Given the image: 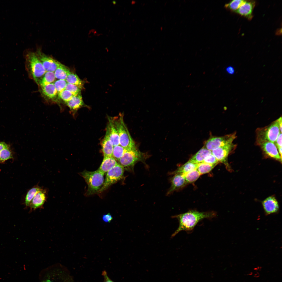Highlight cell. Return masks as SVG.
<instances>
[{
	"label": "cell",
	"mask_w": 282,
	"mask_h": 282,
	"mask_svg": "<svg viewBox=\"0 0 282 282\" xmlns=\"http://www.w3.org/2000/svg\"><path fill=\"white\" fill-rule=\"evenodd\" d=\"M212 153V151L203 147L193 156L190 160L196 163H200L203 162L207 156Z\"/></svg>",
	"instance_id": "21"
},
{
	"label": "cell",
	"mask_w": 282,
	"mask_h": 282,
	"mask_svg": "<svg viewBox=\"0 0 282 282\" xmlns=\"http://www.w3.org/2000/svg\"><path fill=\"white\" fill-rule=\"evenodd\" d=\"M74 96L70 91L66 90L58 94L59 98L65 103L70 100Z\"/></svg>",
	"instance_id": "33"
},
{
	"label": "cell",
	"mask_w": 282,
	"mask_h": 282,
	"mask_svg": "<svg viewBox=\"0 0 282 282\" xmlns=\"http://www.w3.org/2000/svg\"><path fill=\"white\" fill-rule=\"evenodd\" d=\"M56 79L54 72H46L39 80L38 85L41 87L53 83Z\"/></svg>",
	"instance_id": "24"
},
{
	"label": "cell",
	"mask_w": 282,
	"mask_h": 282,
	"mask_svg": "<svg viewBox=\"0 0 282 282\" xmlns=\"http://www.w3.org/2000/svg\"><path fill=\"white\" fill-rule=\"evenodd\" d=\"M81 89L78 86L67 83L65 90L70 91L74 95L81 94Z\"/></svg>",
	"instance_id": "34"
},
{
	"label": "cell",
	"mask_w": 282,
	"mask_h": 282,
	"mask_svg": "<svg viewBox=\"0 0 282 282\" xmlns=\"http://www.w3.org/2000/svg\"><path fill=\"white\" fill-rule=\"evenodd\" d=\"M148 156L139 150L136 146L127 149L118 161V163L127 171L133 172L134 165L138 162L145 163Z\"/></svg>",
	"instance_id": "2"
},
{
	"label": "cell",
	"mask_w": 282,
	"mask_h": 282,
	"mask_svg": "<svg viewBox=\"0 0 282 282\" xmlns=\"http://www.w3.org/2000/svg\"><path fill=\"white\" fill-rule=\"evenodd\" d=\"M86 183L88 188L86 195H91L98 193L104 182V174L98 169L94 171L85 170L80 173Z\"/></svg>",
	"instance_id": "4"
},
{
	"label": "cell",
	"mask_w": 282,
	"mask_h": 282,
	"mask_svg": "<svg viewBox=\"0 0 282 282\" xmlns=\"http://www.w3.org/2000/svg\"><path fill=\"white\" fill-rule=\"evenodd\" d=\"M216 215V213L213 211L204 212L191 210L183 213L172 216V218L178 220L179 225L178 228L172 234L171 237H174L182 231L190 233L201 221L205 219H211L215 217Z\"/></svg>",
	"instance_id": "1"
},
{
	"label": "cell",
	"mask_w": 282,
	"mask_h": 282,
	"mask_svg": "<svg viewBox=\"0 0 282 282\" xmlns=\"http://www.w3.org/2000/svg\"><path fill=\"white\" fill-rule=\"evenodd\" d=\"M103 219L104 221L106 222H109L113 219L109 213L105 215L103 217Z\"/></svg>",
	"instance_id": "38"
},
{
	"label": "cell",
	"mask_w": 282,
	"mask_h": 282,
	"mask_svg": "<svg viewBox=\"0 0 282 282\" xmlns=\"http://www.w3.org/2000/svg\"><path fill=\"white\" fill-rule=\"evenodd\" d=\"M255 5L253 1H245L236 12L242 16L251 19L252 17V12Z\"/></svg>",
	"instance_id": "13"
},
{
	"label": "cell",
	"mask_w": 282,
	"mask_h": 282,
	"mask_svg": "<svg viewBox=\"0 0 282 282\" xmlns=\"http://www.w3.org/2000/svg\"><path fill=\"white\" fill-rule=\"evenodd\" d=\"M8 145L4 142H0V151Z\"/></svg>",
	"instance_id": "40"
},
{
	"label": "cell",
	"mask_w": 282,
	"mask_h": 282,
	"mask_svg": "<svg viewBox=\"0 0 282 282\" xmlns=\"http://www.w3.org/2000/svg\"><path fill=\"white\" fill-rule=\"evenodd\" d=\"M13 158L12 152L9 145L0 151V163L6 161Z\"/></svg>",
	"instance_id": "26"
},
{
	"label": "cell",
	"mask_w": 282,
	"mask_h": 282,
	"mask_svg": "<svg viewBox=\"0 0 282 282\" xmlns=\"http://www.w3.org/2000/svg\"><path fill=\"white\" fill-rule=\"evenodd\" d=\"M236 146L233 143L228 144L213 150L212 151V153L219 162L224 163L228 168L230 167L227 162L228 156Z\"/></svg>",
	"instance_id": "9"
},
{
	"label": "cell",
	"mask_w": 282,
	"mask_h": 282,
	"mask_svg": "<svg viewBox=\"0 0 282 282\" xmlns=\"http://www.w3.org/2000/svg\"><path fill=\"white\" fill-rule=\"evenodd\" d=\"M279 122V129L280 132L282 133V118L281 117L278 119Z\"/></svg>",
	"instance_id": "41"
},
{
	"label": "cell",
	"mask_w": 282,
	"mask_h": 282,
	"mask_svg": "<svg viewBox=\"0 0 282 282\" xmlns=\"http://www.w3.org/2000/svg\"><path fill=\"white\" fill-rule=\"evenodd\" d=\"M70 71L61 63L56 69L54 73L56 79L65 80Z\"/></svg>",
	"instance_id": "22"
},
{
	"label": "cell",
	"mask_w": 282,
	"mask_h": 282,
	"mask_svg": "<svg viewBox=\"0 0 282 282\" xmlns=\"http://www.w3.org/2000/svg\"><path fill=\"white\" fill-rule=\"evenodd\" d=\"M236 137V133L235 132L222 136L213 137L206 141L205 147L212 151L218 148L232 143Z\"/></svg>",
	"instance_id": "8"
},
{
	"label": "cell",
	"mask_w": 282,
	"mask_h": 282,
	"mask_svg": "<svg viewBox=\"0 0 282 282\" xmlns=\"http://www.w3.org/2000/svg\"><path fill=\"white\" fill-rule=\"evenodd\" d=\"M183 175L187 184L195 181L201 175L196 169Z\"/></svg>",
	"instance_id": "27"
},
{
	"label": "cell",
	"mask_w": 282,
	"mask_h": 282,
	"mask_svg": "<svg viewBox=\"0 0 282 282\" xmlns=\"http://www.w3.org/2000/svg\"><path fill=\"white\" fill-rule=\"evenodd\" d=\"M256 133V142L257 145L266 141L274 143L279 135L281 133L279 129L278 119L269 125L257 128Z\"/></svg>",
	"instance_id": "6"
},
{
	"label": "cell",
	"mask_w": 282,
	"mask_h": 282,
	"mask_svg": "<svg viewBox=\"0 0 282 282\" xmlns=\"http://www.w3.org/2000/svg\"><path fill=\"white\" fill-rule=\"evenodd\" d=\"M171 185L167 192V195L181 189L187 184L183 175L178 173H174L171 179Z\"/></svg>",
	"instance_id": "12"
},
{
	"label": "cell",
	"mask_w": 282,
	"mask_h": 282,
	"mask_svg": "<svg viewBox=\"0 0 282 282\" xmlns=\"http://www.w3.org/2000/svg\"><path fill=\"white\" fill-rule=\"evenodd\" d=\"M245 1L242 0H233L225 5L227 8L233 11L236 12L244 3Z\"/></svg>",
	"instance_id": "31"
},
{
	"label": "cell",
	"mask_w": 282,
	"mask_h": 282,
	"mask_svg": "<svg viewBox=\"0 0 282 282\" xmlns=\"http://www.w3.org/2000/svg\"><path fill=\"white\" fill-rule=\"evenodd\" d=\"M123 115L120 114L116 116L111 117L119 134L120 145L127 149L136 147L123 119Z\"/></svg>",
	"instance_id": "3"
},
{
	"label": "cell",
	"mask_w": 282,
	"mask_h": 282,
	"mask_svg": "<svg viewBox=\"0 0 282 282\" xmlns=\"http://www.w3.org/2000/svg\"><path fill=\"white\" fill-rule=\"evenodd\" d=\"M102 145L104 157H113L114 146L109 138L106 134L103 139Z\"/></svg>",
	"instance_id": "19"
},
{
	"label": "cell",
	"mask_w": 282,
	"mask_h": 282,
	"mask_svg": "<svg viewBox=\"0 0 282 282\" xmlns=\"http://www.w3.org/2000/svg\"><path fill=\"white\" fill-rule=\"evenodd\" d=\"M108 122L106 134L109 138L114 146L120 145L118 134L113 122L111 117H108Z\"/></svg>",
	"instance_id": "14"
},
{
	"label": "cell",
	"mask_w": 282,
	"mask_h": 282,
	"mask_svg": "<svg viewBox=\"0 0 282 282\" xmlns=\"http://www.w3.org/2000/svg\"><path fill=\"white\" fill-rule=\"evenodd\" d=\"M66 103L73 114L75 113L84 105L81 93L74 95L70 100Z\"/></svg>",
	"instance_id": "16"
},
{
	"label": "cell",
	"mask_w": 282,
	"mask_h": 282,
	"mask_svg": "<svg viewBox=\"0 0 282 282\" xmlns=\"http://www.w3.org/2000/svg\"><path fill=\"white\" fill-rule=\"evenodd\" d=\"M215 166L202 162L198 164L196 169L201 175L210 172Z\"/></svg>",
	"instance_id": "29"
},
{
	"label": "cell",
	"mask_w": 282,
	"mask_h": 282,
	"mask_svg": "<svg viewBox=\"0 0 282 282\" xmlns=\"http://www.w3.org/2000/svg\"><path fill=\"white\" fill-rule=\"evenodd\" d=\"M227 72L229 74L231 75L233 74L235 72V70L234 68L231 66L227 67L226 69Z\"/></svg>",
	"instance_id": "39"
},
{
	"label": "cell",
	"mask_w": 282,
	"mask_h": 282,
	"mask_svg": "<svg viewBox=\"0 0 282 282\" xmlns=\"http://www.w3.org/2000/svg\"><path fill=\"white\" fill-rule=\"evenodd\" d=\"M41 87L42 93L49 99H54L58 95V92L53 83Z\"/></svg>",
	"instance_id": "20"
},
{
	"label": "cell",
	"mask_w": 282,
	"mask_h": 282,
	"mask_svg": "<svg viewBox=\"0 0 282 282\" xmlns=\"http://www.w3.org/2000/svg\"><path fill=\"white\" fill-rule=\"evenodd\" d=\"M124 171V168L118 163L107 172L103 184L98 193L105 190L110 186L121 179L123 177Z\"/></svg>",
	"instance_id": "7"
},
{
	"label": "cell",
	"mask_w": 282,
	"mask_h": 282,
	"mask_svg": "<svg viewBox=\"0 0 282 282\" xmlns=\"http://www.w3.org/2000/svg\"><path fill=\"white\" fill-rule=\"evenodd\" d=\"M262 205L266 213L270 214L277 212L279 209L278 202L273 196H269L265 199Z\"/></svg>",
	"instance_id": "15"
},
{
	"label": "cell",
	"mask_w": 282,
	"mask_h": 282,
	"mask_svg": "<svg viewBox=\"0 0 282 282\" xmlns=\"http://www.w3.org/2000/svg\"><path fill=\"white\" fill-rule=\"evenodd\" d=\"M36 53L46 72H54L61 63L45 54L39 48L37 49Z\"/></svg>",
	"instance_id": "10"
},
{
	"label": "cell",
	"mask_w": 282,
	"mask_h": 282,
	"mask_svg": "<svg viewBox=\"0 0 282 282\" xmlns=\"http://www.w3.org/2000/svg\"><path fill=\"white\" fill-rule=\"evenodd\" d=\"M41 189L38 187H35L30 189L27 192L25 198V203L27 206H29L32 200L36 194Z\"/></svg>",
	"instance_id": "28"
},
{
	"label": "cell",
	"mask_w": 282,
	"mask_h": 282,
	"mask_svg": "<svg viewBox=\"0 0 282 282\" xmlns=\"http://www.w3.org/2000/svg\"><path fill=\"white\" fill-rule=\"evenodd\" d=\"M112 3H113L114 4H115L116 3V2L115 1H112Z\"/></svg>",
	"instance_id": "43"
},
{
	"label": "cell",
	"mask_w": 282,
	"mask_h": 282,
	"mask_svg": "<svg viewBox=\"0 0 282 282\" xmlns=\"http://www.w3.org/2000/svg\"><path fill=\"white\" fill-rule=\"evenodd\" d=\"M53 83L58 94L65 90L67 83L65 80H58Z\"/></svg>",
	"instance_id": "32"
},
{
	"label": "cell",
	"mask_w": 282,
	"mask_h": 282,
	"mask_svg": "<svg viewBox=\"0 0 282 282\" xmlns=\"http://www.w3.org/2000/svg\"><path fill=\"white\" fill-rule=\"evenodd\" d=\"M43 282H53L51 281V280H46L45 281H43Z\"/></svg>",
	"instance_id": "42"
},
{
	"label": "cell",
	"mask_w": 282,
	"mask_h": 282,
	"mask_svg": "<svg viewBox=\"0 0 282 282\" xmlns=\"http://www.w3.org/2000/svg\"><path fill=\"white\" fill-rule=\"evenodd\" d=\"M127 149L120 145L114 146L113 157L116 161H118Z\"/></svg>",
	"instance_id": "30"
},
{
	"label": "cell",
	"mask_w": 282,
	"mask_h": 282,
	"mask_svg": "<svg viewBox=\"0 0 282 282\" xmlns=\"http://www.w3.org/2000/svg\"><path fill=\"white\" fill-rule=\"evenodd\" d=\"M102 275L104 278L103 282H114L108 277L107 273L105 271L102 272Z\"/></svg>",
	"instance_id": "37"
},
{
	"label": "cell",
	"mask_w": 282,
	"mask_h": 282,
	"mask_svg": "<svg viewBox=\"0 0 282 282\" xmlns=\"http://www.w3.org/2000/svg\"><path fill=\"white\" fill-rule=\"evenodd\" d=\"M65 80L67 83L75 85L81 89L83 85L82 80L76 74L71 71L68 74Z\"/></svg>",
	"instance_id": "25"
},
{
	"label": "cell",
	"mask_w": 282,
	"mask_h": 282,
	"mask_svg": "<svg viewBox=\"0 0 282 282\" xmlns=\"http://www.w3.org/2000/svg\"><path fill=\"white\" fill-rule=\"evenodd\" d=\"M275 143L278 149L282 148V133H280Z\"/></svg>",
	"instance_id": "36"
},
{
	"label": "cell",
	"mask_w": 282,
	"mask_h": 282,
	"mask_svg": "<svg viewBox=\"0 0 282 282\" xmlns=\"http://www.w3.org/2000/svg\"><path fill=\"white\" fill-rule=\"evenodd\" d=\"M197 165L198 164L194 163L189 160L179 167L175 173L184 174L196 169Z\"/></svg>",
	"instance_id": "23"
},
{
	"label": "cell",
	"mask_w": 282,
	"mask_h": 282,
	"mask_svg": "<svg viewBox=\"0 0 282 282\" xmlns=\"http://www.w3.org/2000/svg\"><path fill=\"white\" fill-rule=\"evenodd\" d=\"M25 54L28 71L38 85L39 80L46 71L36 52L28 51Z\"/></svg>",
	"instance_id": "5"
},
{
	"label": "cell",
	"mask_w": 282,
	"mask_h": 282,
	"mask_svg": "<svg viewBox=\"0 0 282 282\" xmlns=\"http://www.w3.org/2000/svg\"><path fill=\"white\" fill-rule=\"evenodd\" d=\"M118 164L113 157H104L98 170L104 174Z\"/></svg>",
	"instance_id": "17"
},
{
	"label": "cell",
	"mask_w": 282,
	"mask_h": 282,
	"mask_svg": "<svg viewBox=\"0 0 282 282\" xmlns=\"http://www.w3.org/2000/svg\"><path fill=\"white\" fill-rule=\"evenodd\" d=\"M46 200L45 191L41 189L36 195L31 202L29 206L31 209H35L41 207Z\"/></svg>",
	"instance_id": "18"
},
{
	"label": "cell",
	"mask_w": 282,
	"mask_h": 282,
	"mask_svg": "<svg viewBox=\"0 0 282 282\" xmlns=\"http://www.w3.org/2000/svg\"><path fill=\"white\" fill-rule=\"evenodd\" d=\"M203 162L213 165H216L219 162L215 157L212 154L207 156Z\"/></svg>",
	"instance_id": "35"
},
{
	"label": "cell",
	"mask_w": 282,
	"mask_h": 282,
	"mask_svg": "<svg viewBox=\"0 0 282 282\" xmlns=\"http://www.w3.org/2000/svg\"><path fill=\"white\" fill-rule=\"evenodd\" d=\"M258 145L260 147L264 152L268 156L281 162L282 158L274 143L266 141L260 143Z\"/></svg>",
	"instance_id": "11"
}]
</instances>
